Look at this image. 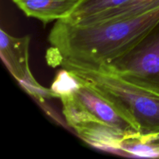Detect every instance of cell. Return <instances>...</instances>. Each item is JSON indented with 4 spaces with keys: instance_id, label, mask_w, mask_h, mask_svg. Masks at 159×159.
<instances>
[{
    "instance_id": "cell-1",
    "label": "cell",
    "mask_w": 159,
    "mask_h": 159,
    "mask_svg": "<svg viewBox=\"0 0 159 159\" xmlns=\"http://www.w3.org/2000/svg\"><path fill=\"white\" fill-rule=\"evenodd\" d=\"M159 21V6L122 20L89 25L56 21L48 40L56 60L96 66L130 49Z\"/></svg>"
},
{
    "instance_id": "cell-2",
    "label": "cell",
    "mask_w": 159,
    "mask_h": 159,
    "mask_svg": "<svg viewBox=\"0 0 159 159\" xmlns=\"http://www.w3.org/2000/svg\"><path fill=\"white\" fill-rule=\"evenodd\" d=\"M77 80L83 82L116 106L137 127L139 135H159V95L97 67L56 60Z\"/></svg>"
},
{
    "instance_id": "cell-3",
    "label": "cell",
    "mask_w": 159,
    "mask_h": 159,
    "mask_svg": "<svg viewBox=\"0 0 159 159\" xmlns=\"http://www.w3.org/2000/svg\"><path fill=\"white\" fill-rule=\"evenodd\" d=\"M93 67L110 71L159 95V21L130 49L102 65Z\"/></svg>"
},
{
    "instance_id": "cell-4",
    "label": "cell",
    "mask_w": 159,
    "mask_h": 159,
    "mask_svg": "<svg viewBox=\"0 0 159 159\" xmlns=\"http://www.w3.org/2000/svg\"><path fill=\"white\" fill-rule=\"evenodd\" d=\"M67 124L82 139L95 147L119 151L126 136L101 123L78 100L72 92L57 95Z\"/></svg>"
},
{
    "instance_id": "cell-5",
    "label": "cell",
    "mask_w": 159,
    "mask_h": 159,
    "mask_svg": "<svg viewBox=\"0 0 159 159\" xmlns=\"http://www.w3.org/2000/svg\"><path fill=\"white\" fill-rule=\"evenodd\" d=\"M30 37H13L4 30H0V54L12 75L27 91L39 98L56 97L52 91L41 86L30 68L29 49Z\"/></svg>"
},
{
    "instance_id": "cell-6",
    "label": "cell",
    "mask_w": 159,
    "mask_h": 159,
    "mask_svg": "<svg viewBox=\"0 0 159 159\" xmlns=\"http://www.w3.org/2000/svg\"><path fill=\"white\" fill-rule=\"evenodd\" d=\"M76 81L77 83L71 92L95 117L105 125L125 135L126 138L139 134L136 126L116 106L93 87L77 79Z\"/></svg>"
},
{
    "instance_id": "cell-7",
    "label": "cell",
    "mask_w": 159,
    "mask_h": 159,
    "mask_svg": "<svg viewBox=\"0 0 159 159\" xmlns=\"http://www.w3.org/2000/svg\"><path fill=\"white\" fill-rule=\"evenodd\" d=\"M27 16L48 23L69 16L79 0H12Z\"/></svg>"
},
{
    "instance_id": "cell-8",
    "label": "cell",
    "mask_w": 159,
    "mask_h": 159,
    "mask_svg": "<svg viewBox=\"0 0 159 159\" xmlns=\"http://www.w3.org/2000/svg\"><path fill=\"white\" fill-rule=\"evenodd\" d=\"M159 6V0H130L120 6L88 17L75 25H89L122 20L144 13Z\"/></svg>"
},
{
    "instance_id": "cell-9",
    "label": "cell",
    "mask_w": 159,
    "mask_h": 159,
    "mask_svg": "<svg viewBox=\"0 0 159 159\" xmlns=\"http://www.w3.org/2000/svg\"><path fill=\"white\" fill-rule=\"evenodd\" d=\"M129 1L130 0H79L69 16L63 19V20L71 24H78L88 17L114 9Z\"/></svg>"
},
{
    "instance_id": "cell-10",
    "label": "cell",
    "mask_w": 159,
    "mask_h": 159,
    "mask_svg": "<svg viewBox=\"0 0 159 159\" xmlns=\"http://www.w3.org/2000/svg\"><path fill=\"white\" fill-rule=\"evenodd\" d=\"M120 152L139 157H159V135L128 138L121 144Z\"/></svg>"
}]
</instances>
